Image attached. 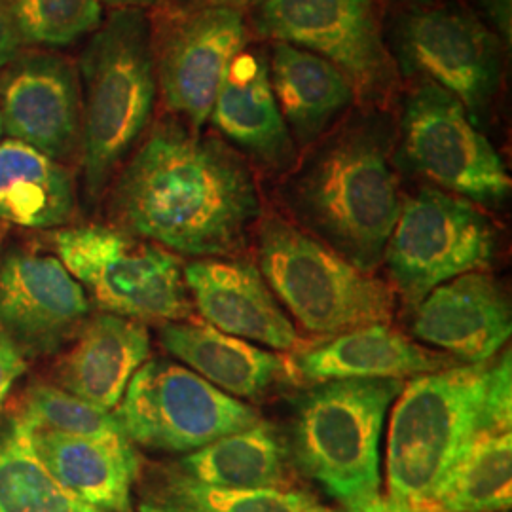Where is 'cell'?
I'll list each match as a JSON object with an SVG mask.
<instances>
[{"mask_svg":"<svg viewBox=\"0 0 512 512\" xmlns=\"http://www.w3.org/2000/svg\"><path fill=\"white\" fill-rule=\"evenodd\" d=\"M109 211L116 228L171 253L226 258L262 207L245 158L175 118L152 129L118 173Z\"/></svg>","mask_w":512,"mask_h":512,"instance_id":"obj_1","label":"cell"},{"mask_svg":"<svg viewBox=\"0 0 512 512\" xmlns=\"http://www.w3.org/2000/svg\"><path fill=\"white\" fill-rule=\"evenodd\" d=\"M403 380L317 384L294 401L291 461L346 511L363 509L382 490V435Z\"/></svg>","mask_w":512,"mask_h":512,"instance_id":"obj_4","label":"cell"},{"mask_svg":"<svg viewBox=\"0 0 512 512\" xmlns=\"http://www.w3.org/2000/svg\"><path fill=\"white\" fill-rule=\"evenodd\" d=\"M488 363L414 376L395 399L385 450L387 497L431 503L440 480L480 431Z\"/></svg>","mask_w":512,"mask_h":512,"instance_id":"obj_5","label":"cell"},{"mask_svg":"<svg viewBox=\"0 0 512 512\" xmlns=\"http://www.w3.org/2000/svg\"><path fill=\"white\" fill-rule=\"evenodd\" d=\"M247 46V23L234 8H175L152 31L158 92L186 126L202 129L236 55Z\"/></svg>","mask_w":512,"mask_h":512,"instance_id":"obj_13","label":"cell"},{"mask_svg":"<svg viewBox=\"0 0 512 512\" xmlns=\"http://www.w3.org/2000/svg\"><path fill=\"white\" fill-rule=\"evenodd\" d=\"M23 40L6 6L0 2V71L19 55Z\"/></svg>","mask_w":512,"mask_h":512,"instance_id":"obj_34","label":"cell"},{"mask_svg":"<svg viewBox=\"0 0 512 512\" xmlns=\"http://www.w3.org/2000/svg\"><path fill=\"white\" fill-rule=\"evenodd\" d=\"M511 351L488 366V382L482 404L480 431L511 433L512 378Z\"/></svg>","mask_w":512,"mask_h":512,"instance_id":"obj_31","label":"cell"},{"mask_svg":"<svg viewBox=\"0 0 512 512\" xmlns=\"http://www.w3.org/2000/svg\"><path fill=\"white\" fill-rule=\"evenodd\" d=\"M114 416L131 444L190 454L253 427L256 408L167 359H152L131 378Z\"/></svg>","mask_w":512,"mask_h":512,"instance_id":"obj_10","label":"cell"},{"mask_svg":"<svg viewBox=\"0 0 512 512\" xmlns=\"http://www.w3.org/2000/svg\"><path fill=\"white\" fill-rule=\"evenodd\" d=\"M192 306L203 321L230 336L294 353L300 338L255 264L202 258L184 266Z\"/></svg>","mask_w":512,"mask_h":512,"instance_id":"obj_17","label":"cell"},{"mask_svg":"<svg viewBox=\"0 0 512 512\" xmlns=\"http://www.w3.org/2000/svg\"><path fill=\"white\" fill-rule=\"evenodd\" d=\"M137 488L139 512H304L315 499L306 492L230 490L200 482L173 461L141 467Z\"/></svg>","mask_w":512,"mask_h":512,"instance_id":"obj_26","label":"cell"},{"mask_svg":"<svg viewBox=\"0 0 512 512\" xmlns=\"http://www.w3.org/2000/svg\"><path fill=\"white\" fill-rule=\"evenodd\" d=\"M486 19L492 23L494 33L505 48L512 42V0H478Z\"/></svg>","mask_w":512,"mask_h":512,"instance_id":"obj_33","label":"cell"},{"mask_svg":"<svg viewBox=\"0 0 512 512\" xmlns=\"http://www.w3.org/2000/svg\"><path fill=\"white\" fill-rule=\"evenodd\" d=\"M260 37L308 50L344 74L365 105H384L399 90V69L385 44L374 0H262Z\"/></svg>","mask_w":512,"mask_h":512,"instance_id":"obj_9","label":"cell"},{"mask_svg":"<svg viewBox=\"0 0 512 512\" xmlns=\"http://www.w3.org/2000/svg\"><path fill=\"white\" fill-rule=\"evenodd\" d=\"M82 169L88 202H99L145 133L158 80L152 25L141 10H114L92 33L78 65Z\"/></svg>","mask_w":512,"mask_h":512,"instance_id":"obj_3","label":"cell"},{"mask_svg":"<svg viewBox=\"0 0 512 512\" xmlns=\"http://www.w3.org/2000/svg\"><path fill=\"white\" fill-rule=\"evenodd\" d=\"M260 274L279 304L313 334L391 325L397 300L389 283L355 268L293 222L272 215L258 228Z\"/></svg>","mask_w":512,"mask_h":512,"instance_id":"obj_6","label":"cell"},{"mask_svg":"<svg viewBox=\"0 0 512 512\" xmlns=\"http://www.w3.org/2000/svg\"><path fill=\"white\" fill-rule=\"evenodd\" d=\"M76 192L71 171L35 148L0 143V222L33 230L67 226Z\"/></svg>","mask_w":512,"mask_h":512,"instance_id":"obj_25","label":"cell"},{"mask_svg":"<svg viewBox=\"0 0 512 512\" xmlns=\"http://www.w3.org/2000/svg\"><path fill=\"white\" fill-rule=\"evenodd\" d=\"M2 133H4V128H2V116H0V139H2Z\"/></svg>","mask_w":512,"mask_h":512,"instance_id":"obj_40","label":"cell"},{"mask_svg":"<svg viewBox=\"0 0 512 512\" xmlns=\"http://www.w3.org/2000/svg\"><path fill=\"white\" fill-rule=\"evenodd\" d=\"M50 243L99 310L141 323L192 317L184 266L164 247L101 224L59 228Z\"/></svg>","mask_w":512,"mask_h":512,"instance_id":"obj_7","label":"cell"},{"mask_svg":"<svg viewBox=\"0 0 512 512\" xmlns=\"http://www.w3.org/2000/svg\"><path fill=\"white\" fill-rule=\"evenodd\" d=\"M90 310L88 294L57 256L29 247L0 255V332L27 359L61 353Z\"/></svg>","mask_w":512,"mask_h":512,"instance_id":"obj_14","label":"cell"},{"mask_svg":"<svg viewBox=\"0 0 512 512\" xmlns=\"http://www.w3.org/2000/svg\"><path fill=\"white\" fill-rule=\"evenodd\" d=\"M61 351L52 370L54 385L114 412L148 361L150 334L141 321L99 311Z\"/></svg>","mask_w":512,"mask_h":512,"instance_id":"obj_19","label":"cell"},{"mask_svg":"<svg viewBox=\"0 0 512 512\" xmlns=\"http://www.w3.org/2000/svg\"><path fill=\"white\" fill-rule=\"evenodd\" d=\"M38 458L78 499L103 512L131 511L141 458L126 437H76L31 429Z\"/></svg>","mask_w":512,"mask_h":512,"instance_id":"obj_21","label":"cell"},{"mask_svg":"<svg viewBox=\"0 0 512 512\" xmlns=\"http://www.w3.org/2000/svg\"><path fill=\"white\" fill-rule=\"evenodd\" d=\"M412 336L463 365L488 363L507 344L511 306L492 275L463 274L427 294L414 308Z\"/></svg>","mask_w":512,"mask_h":512,"instance_id":"obj_16","label":"cell"},{"mask_svg":"<svg viewBox=\"0 0 512 512\" xmlns=\"http://www.w3.org/2000/svg\"><path fill=\"white\" fill-rule=\"evenodd\" d=\"M289 365L298 378L317 385L340 380H403L463 363L421 346L389 325H372L332 336L315 348L298 349Z\"/></svg>","mask_w":512,"mask_h":512,"instance_id":"obj_20","label":"cell"},{"mask_svg":"<svg viewBox=\"0 0 512 512\" xmlns=\"http://www.w3.org/2000/svg\"><path fill=\"white\" fill-rule=\"evenodd\" d=\"M16 414L29 429L76 437H124L114 412L103 410L54 384H31Z\"/></svg>","mask_w":512,"mask_h":512,"instance_id":"obj_29","label":"cell"},{"mask_svg":"<svg viewBox=\"0 0 512 512\" xmlns=\"http://www.w3.org/2000/svg\"><path fill=\"white\" fill-rule=\"evenodd\" d=\"M262 0H177V8H234L241 10L245 6H256Z\"/></svg>","mask_w":512,"mask_h":512,"instance_id":"obj_36","label":"cell"},{"mask_svg":"<svg viewBox=\"0 0 512 512\" xmlns=\"http://www.w3.org/2000/svg\"><path fill=\"white\" fill-rule=\"evenodd\" d=\"M268 69L277 107L294 143L302 147L329 133L357 99L332 63L293 44L272 42Z\"/></svg>","mask_w":512,"mask_h":512,"instance_id":"obj_23","label":"cell"},{"mask_svg":"<svg viewBox=\"0 0 512 512\" xmlns=\"http://www.w3.org/2000/svg\"><path fill=\"white\" fill-rule=\"evenodd\" d=\"M433 505L444 512H503L512 503V435L478 431L440 480Z\"/></svg>","mask_w":512,"mask_h":512,"instance_id":"obj_27","label":"cell"},{"mask_svg":"<svg viewBox=\"0 0 512 512\" xmlns=\"http://www.w3.org/2000/svg\"><path fill=\"white\" fill-rule=\"evenodd\" d=\"M0 512H103L67 490L38 458L31 429L0 418Z\"/></svg>","mask_w":512,"mask_h":512,"instance_id":"obj_28","label":"cell"},{"mask_svg":"<svg viewBox=\"0 0 512 512\" xmlns=\"http://www.w3.org/2000/svg\"><path fill=\"white\" fill-rule=\"evenodd\" d=\"M348 512H444L433 503H404V501H397L391 497H378L376 501L368 503L363 509Z\"/></svg>","mask_w":512,"mask_h":512,"instance_id":"obj_35","label":"cell"},{"mask_svg":"<svg viewBox=\"0 0 512 512\" xmlns=\"http://www.w3.org/2000/svg\"><path fill=\"white\" fill-rule=\"evenodd\" d=\"M23 44L69 46L103 23L101 0H0Z\"/></svg>","mask_w":512,"mask_h":512,"instance_id":"obj_30","label":"cell"},{"mask_svg":"<svg viewBox=\"0 0 512 512\" xmlns=\"http://www.w3.org/2000/svg\"><path fill=\"white\" fill-rule=\"evenodd\" d=\"M304 512H348V511H336V509H330V507H323V505H319L317 501L313 503V505H310L308 509Z\"/></svg>","mask_w":512,"mask_h":512,"instance_id":"obj_39","label":"cell"},{"mask_svg":"<svg viewBox=\"0 0 512 512\" xmlns=\"http://www.w3.org/2000/svg\"><path fill=\"white\" fill-rule=\"evenodd\" d=\"M103 2H107L109 6L116 8V10H124V8H129V10H141V8H145V6L162 4L165 0H103Z\"/></svg>","mask_w":512,"mask_h":512,"instance_id":"obj_37","label":"cell"},{"mask_svg":"<svg viewBox=\"0 0 512 512\" xmlns=\"http://www.w3.org/2000/svg\"><path fill=\"white\" fill-rule=\"evenodd\" d=\"M497 230L475 203L439 188H421L401 203L385 245L393 293L416 308L442 283L490 266Z\"/></svg>","mask_w":512,"mask_h":512,"instance_id":"obj_8","label":"cell"},{"mask_svg":"<svg viewBox=\"0 0 512 512\" xmlns=\"http://www.w3.org/2000/svg\"><path fill=\"white\" fill-rule=\"evenodd\" d=\"M404 165L469 202L497 205L511 194V177L501 156L452 93L421 80L404 97L401 116Z\"/></svg>","mask_w":512,"mask_h":512,"instance_id":"obj_12","label":"cell"},{"mask_svg":"<svg viewBox=\"0 0 512 512\" xmlns=\"http://www.w3.org/2000/svg\"><path fill=\"white\" fill-rule=\"evenodd\" d=\"M0 76V116L10 139L63 164L82 143L80 76L57 54H19Z\"/></svg>","mask_w":512,"mask_h":512,"instance_id":"obj_15","label":"cell"},{"mask_svg":"<svg viewBox=\"0 0 512 512\" xmlns=\"http://www.w3.org/2000/svg\"><path fill=\"white\" fill-rule=\"evenodd\" d=\"M391 2H399V4H408V6H414V8H421V6H431L437 0H391Z\"/></svg>","mask_w":512,"mask_h":512,"instance_id":"obj_38","label":"cell"},{"mask_svg":"<svg viewBox=\"0 0 512 512\" xmlns=\"http://www.w3.org/2000/svg\"><path fill=\"white\" fill-rule=\"evenodd\" d=\"M160 342L186 368L236 399H260L293 372L289 359L205 321L165 323Z\"/></svg>","mask_w":512,"mask_h":512,"instance_id":"obj_22","label":"cell"},{"mask_svg":"<svg viewBox=\"0 0 512 512\" xmlns=\"http://www.w3.org/2000/svg\"><path fill=\"white\" fill-rule=\"evenodd\" d=\"M173 463L186 475L219 488L249 492L294 490L287 440L281 439L274 425L264 420Z\"/></svg>","mask_w":512,"mask_h":512,"instance_id":"obj_24","label":"cell"},{"mask_svg":"<svg viewBox=\"0 0 512 512\" xmlns=\"http://www.w3.org/2000/svg\"><path fill=\"white\" fill-rule=\"evenodd\" d=\"M25 370L27 357L4 332H0V412L8 401L12 387L25 374Z\"/></svg>","mask_w":512,"mask_h":512,"instance_id":"obj_32","label":"cell"},{"mask_svg":"<svg viewBox=\"0 0 512 512\" xmlns=\"http://www.w3.org/2000/svg\"><path fill=\"white\" fill-rule=\"evenodd\" d=\"M393 126L378 109L349 114L296 165L281 198L302 230L372 274L401 213Z\"/></svg>","mask_w":512,"mask_h":512,"instance_id":"obj_2","label":"cell"},{"mask_svg":"<svg viewBox=\"0 0 512 512\" xmlns=\"http://www.w3.org/2000/svg\"><path fill=\"white\" fill-rule=\"evenodd\" d=\"M209 120L258 167L272 173L293 167L296 143L277 107L268 55L260 48L245 46L236 55Z\"/></svg>","mask_w":512,"mask_h":512,"instance_id":"obj_18","label":"cell"},{"mask_svg":"<svg viewBox=\"0 0 512 512\" xmlns=\"http://www.w3.org/2000/svg\"><path fill=\"white\" fill-rule=\"evenodd\" d=\"M389 52L406 76L452 93L476 126L494 107L503 82V42L461 4L406 12L391 31Z\"/></svg>","mask_w":512,"mask_h":512,"instance_id":"obj_11","label":"cell"}]
</instances>
